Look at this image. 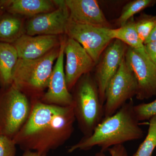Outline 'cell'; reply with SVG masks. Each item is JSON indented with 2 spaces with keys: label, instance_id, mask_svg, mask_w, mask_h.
<instances>
[{
  "label": "cell",
  "instance_id": "e0dca14e",
  "mask_svg": "<svg viewBox=\"0 0 156 156\" xmlns=\"http://www.w3.org/2000/svg\"><path fill=\"white\" fill-rule=\"evenodd\" d=\"M4 12L0 15V42L13 44L25 34V23L20 16Z\"/></svg>",
  "mask_w": 156,
  "mask_h": 156
},
{
  "label": "cell",
  "instance_id": "6da1fadb",
  "mask_svg": "<svg viewBox=\"0 0 156 156\" xmlns=\"http://www.w3.org/2000/svg\"><path fill=\"white\" fill-rule=\"evenodd\" d=\"M30 101L29 116L13 140L24 151L48 154L63 145L72 135L76 121L73 106Z\"/></svg>",
  "mask_w": 156,
  "mask_h": 156
},
{
  "label": "cell",
  "instance_id": "ba28073f",
  "mask_svg": "<svg viewBox=\"0 0 156 156\" xmlns=\"http://www.w3.org/2000/svg\"><path fill=\"white\" fill-rule=\"evenodd\" d=\"M126 64L134 73L138 85L136 97L148 99L156 95V66L147 55L128 47L125 55Z\"/></svg>",
  "mask_w": 156,
  "mask_h": 156
},
{
  "label": "cell",
  "instance_id": "484cf974",
  "mask_svg": "<svg viewBox=\"0 0 156 156\" xmlns=\"http://www.w3.org/2000/svg\"><path fill=\"white\" fill-rule=\"evenodd\" d=\"M156 41V23L154 27L151 32L149 36L147 38V39L146 40L144 43V44L147 43H149V42Z\"/></svg>",
  "mask_w": 156,
  "mask_h": 156
},
{
  "label": "cell",
  "instance_id": "cb8c5ba5",
  "mask_svg": "<svg viewBox=\"0 0 156 156\" xmlns=\"http://www.w3.org/2000/svg\"><path fill=\"white\" fill-rule=\"evenodd\" d=\"M107 151H108L110 156H129L127 149L123 144L114 146L109 148ZM95 156H106L104 152L101 151L97 153Z\"/></svg>",
  "mask_w": 156,
  "mask_h": 156
},
{
  "label": "cell",
  "instance_id": "9c48e42d",
  "mask_svg": "<svg viewBox=\"0 0 156 156\" xmlns=\"http://www.w3.org/2000/svg\"><path fill=\"white\" fill-rule=\"evenodd\" d=\"M54 11L31 17L25 23V33L29 36H59L66 33L69 12L65 1H56Z\"/></svg>",
  "mask_w": 156,
  "mask_h": 156
},
{
  "label": "cell",
  "instance_id": "5bb4252c",
  "mask_svg": "<svg viewBox=\"0 0 156 156\" xmlns=\"http://www.w3.org/2000/svg\"><path fill=\"white\" fill-rule=\"evenodd\" d=\"M60 42L59 36H29L24 34L12 44L17 50L19 58L31 60L42 57L59 47Z\"/></svg>",
  "mask_w": 156,
  "mask_h": 156
},
{
  "label": "cell",
  "instance_id": "ffe728a7",
  "mask_svg": "<svg viewBox=\"0 0 156 156\" xmlns=\"http://www.w3.org/2000/svg\"><path fill=\"white\" fill-rule=\"evenodd\" d=\"M146 137L132 156H152L156 147V115L149 120Z\"/></svg>",
  "mask_w": 156,
  "mask_h": 156
},
{
  "label": "cell",
  "instance_id": "44dd1931",
  "mask_svg": "<svg viewBox=\"0 0 156 156\" xmlns=\"http://www.w3.org/2000/svg\"><path fill=\"white\" fill-rule=\"evenodd\" d=\"M156 23V16L143 14L136 21L135 27L140 38L144 43L152 31Z\"/></svg>",
  "mask_w": 156,
  "mask_h": 156
},
{
  "label": "cell",
  "instance_id": "30bf717a",
  "mask_svg": "<svg viewBox=\"0 0 156 156\" xmlns=\"http://www.w3.org/2000/svg\"><path fill=\"white\" fill-rule=\"evenodd\" d=\"M128 47L119 40L114 39L105 48L97 62L95 79L102 104L105 101L107 86L125 58Z\"/></svg>",
  "mask_w": 156,
  "mask_h": 156
},
{
  "label": "cell",
  "instance_id": "8fae6325",
  "mask_svg": "<svg viewBox=\"0 0 156 156\" xmlns=\"http://www.w3.org/2000/svg\"><path fill=\"white\" fill-rule=\"evenodd\" d=\"M64 54L66 56L64 70L66 81L70 91L80 78L89 73L96 64L85 49L71 38L66 39Z\"/></svg>",
  "mask_w": 156,
  "mask_h": 156
},
{
  "label": "cell",
  "instance_id": "7402d4cb",
  "mask_svg": "<svg viewBox=\"0 0 156 156\" xmlns=\"http://www.w3.org/2000/svg\"><path fill=\"white\" fill-rule=\"evenodd\" d=\"M134 112L138 122L149 120L156 115V99L149 103L134 105Z\"/></svg>",
  "mask_w": 156,
  "mask_h": 156
},
{
  "label": "cell",
  "instance_id": "2e32d148",
  "mask_svg": "<svg viewBox=\"0 0 156 156\" xmlns=\"http://www.w3.org/2000/svg\"><path fill=\"white\" fill-rule=\"evenodd\" d=\"M18 59L12 44L0 42V84L3 88L12 85L13 72Z\"/></svg>",
  "mask_w": 156,
  "mask_h": 156
},
{
  "label": "cell",
  "instance_id": "d6986e66",
  "mask_svg": "<svg viewBox=\"0 0 156 156\" xmlns=\"http://www.w3.org/2000/svg\"><path fill=\"white\" fill-rule=\"evenodd\" d=\"M156 2L154 0H134L127 3L123 7L116 23L119 27L126 24L135 14L146 8L153 6Z\"/></svg>",
  "mask_w": 156,
  "mask_h": 156
},
{
  "label": "cell",
  "instance_id": "52a82bcc",
  "mask_svg": "<svg viewBox=\"0 0 156 156\" xmlns=\"http://www.w3.org/2000/svg\"><path fill=\"white\" fill-rule=\"evenodd\" d=\"M111 29L78 23L69 19L65 34L78 42L97 64L103 51L113 40Z\"/></svg>",
  "mask_w": 156,
  "mask_h": 156
},
{
  "label": "cell",
  "instance_id": "83f0119b",
  "mask_svg": "<svg viewBox=\"0 0 156 156\" xmlns=\"http://www.w3.org/2000/svg\"><path fill=\"white\" fill-rule=\"evenodd\" d=\"M2 0L0 1V10H1V8H2Z\"/></svg>",
  "mask_w": 156,
  "mask_h": 156
},
{
  "label": "cell",
  "instance_id": "8992f818",
  "mask_svg": "<svg viewBox=\"0 0 156 156\" xmlns=\"http://www.w3.org/2000/svg\"><path fill=\"white\" fill-rule=\"evenodd\" d=\"M138 85L125 58L119 69L109 82L105 92L104 118L114 114L129 101L136 96Z\"/></svg>",
  "mask_w": 156,
  "mask_h": 156
},
{
  "label": "cell",
  "instance_id": "4fadbf2b",
  "mask_svg": "<svg viewBox=\"0 0 156 156\" xmlns=\"http://www.w3.org/2000/svg\"><path fill=\"white\" fill-rule=\"evenodd\" d=\"M69 12V19L82 24L111 28L97 1L65 0Z\"/></svg>",
  "mask_w": 156,
  "mask_h": 156
},
{
  "label": "cell",
  "instance_id": "7a4b0ae2",
  "mask_svg": "<svg viewBox=\"0 0 156 156\" xmlns=\"http://www.w3.org/2000/svg\"><path fill=\"white\" fill-rule=\"evenodd\" d=\"M132 99L110 116L105 117L90 136H83L71 146L68 152L88 151L95 146L104 152L109 148L125 143L141 139L144 132L139 126L134 112Z\"/></svg>",
  "mask_w": 156,
  "mask_h": 156
},
{
  "label": "cell",
  "instance_id": "7c38bea8",
  "mask_svg": "<svg viewBox=\"0 0 156 156\" xmlns=\"http://www.w3.org/2000/svg\"><path fill=\"white\" fill-rule=\"evenodd\" d=\"M61 39L59 54L50 76L47 91L41 100L48 105L67 107L72 106L73 96L68 89L64 68L65 43Z\"/></svg>",
  "mask_w": 156,
  "mask_h": 156
},
{
  "label": "cell",
  "instance_id": "3957f363",
  "mask_svg": "<svg viewBox=\"0 0 156 156\" xmlns=\"http://www.w3.org/2000/svg\"><path fill=\"white\" fill-rule=\"evenodd\" d=\"M60 46L40 58L31 60L19 58L14 68L11 86L30 101L41 100L48 89L53 64L59 54Z\"/></svg>",
  "mask_w": 156,
  "mask_h": 156
},
{
  "label": "cell",
  "instance_id": "5b68a950",
  "mask_svg": "<svg viewBox=\"0 0 156 156\" xmlns=\"http://www.w3.org/2000/svg\"><path fill=\"white\" fill-rule=\"evenodd\" d=\"M30 100L13 86L0 90V134L13 139L30 112Z\"/></svg>",
  "mask_w": 156,
  "mask_h": 156
},
{
  "label": "cell",
  "instance_id": "603a6c76",
  "mask_svg": "<svg viewBox=\"0 0 156 156\" xmlns=\"http://www.w3.org/2000/svg\"><path fill=\"white\" fill-rule=\"evenodd\" d=\"M16 145L13 139L0 134V156H15Z\"/></svg>",
  "mask_w": 156,
  "mask_h": 156
},
{
  "label": "cell",
  "instance_id": "277c9868",
  "mask_svg": "<svg viewBox=\"0 0 156 156\" xmlns=\"http://www.w3.org/2000/svg\"><path fill=\"white\" fill-rule=\"evenodd\" d=\"M73 88L72 106L76 121L84 136H89L104 118L98 87L89 73L81 77Z\"/></svg>",
  "mask_w": 156,
  "mask_h": 156
},
{
  "label": "cell",
  "instance_id": "d4e9b609",
  "mask_svg": "<svg viewBox=\"0 0 156 156\" xmlns=\"http://www.w3.org/2000/svg\"><path fill=\"white\" fill-rule=\"evenodd\" d=\"M144 48L148 57L156 66V41L147 43Z\"/></svg>",
  "mask_w": 156,
  "mask_h": 156
},
{
  "label": "cell",
  "instance_id": "9a60e30c",
  "mask_svg": "<svg viewBox=\"0 0 156 156\" xmlns=\"http://www.w3.org/2000/svg\"><path fill=\"white\" fill-rule=\"evenodd\" d=\"M0 11L17 16L34 17L57 9L56 1L50 0H2Z\"/></svg>",
  "mask_w": 156,
  "mask_h": 156
},
{
  "label": "cell",
  "instance_id": "ac0fdd59",
  "mask_svg": "<svg viewBox=\"0 0 156 156\" xmlns=\"http://www.w3.org/2000/svg\"><path fill=\"white\" fill-rule=\"evenodd\" d=\"M111 35L113 40H119L128 47L144 55L146 53L144 43L140 38L135 27L133 17L125 25L117 29H111Z\"/></svg>",
  "mask_w": 156,
  "mask_h": 156
},
{
  "label": "cell",
  "instance_id": "4316f807",
  "mask_svg": "<svg viewBox=\"0 0 156 156\" xmlns=\"http://www.w3.org/2000/svg\"><path fill=\"white\" fill-rule=\"evenodd\" d=\"M47 154L40 153L34 151H24V153L22 156H47Z\"/></svg>",
  "mask_w": 156,
  "mask_h": 156
}]
</instances>
